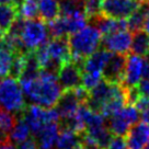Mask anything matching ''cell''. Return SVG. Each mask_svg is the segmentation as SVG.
Here are the masks:
<instances>
[{"label":"cell","instance_id":"28","mask_svg":"<svg viewBox=\"0 0 149 149\" xmlns=\"http://www.w3.org/2000/svg\"><path fill=\"white\" fill-rule=\"evenodd\" d=\"M19 149H38V145H37V140L35 137H29L26 140H24L23 143L18 145Z\"/></svg>","mask_w":149,"mask_h":149},{"label":"cell","instance_id":"15","mask_svg":"<svg viewBox=\"0 0 149 149\" xmlns=\"http://www.w3.org/2000/svg\"><path fill=\"white\" fill-rule=\"evenodd\" d=\"M111 52L107 51L104 48H100L95 51L92 55H90L88 58H86L82 64V72H89V74H102V70L105 64L107 63Z\"/></svg>","mask_w":149,"mask_h":149},{"label":"cell","instance_id":"34","mask_svg":"<svg viewBox=\"0 0 149 149\" xmlns=\"http://www.w3.org/2000/svg\"><path fill=\"white\" fill-rule=\"evenodd\" d=\"M145 57H146V59H147V61L149 63V49H148V52H147V54H146V56H145Z\"/></svg>","mask_w":149,"mask_h":149},{"label":"cell","instance_id":"2","mask_svg":"<svg viewBox=\"0 0 149 149\" xmlns=\"http://www.w3.org/2000/svg\"><path fill=\"white\" fill-rule=\"evenodd\" d=\"M101 40L102 34L91 24L69 35L68 42L71 52V61L80 64L82 67L84 59L99 49Z\"/></svg>","mask_w":149,"mask_h":149},{"label":"cell","instance_id":"20","mask_svg":"<svg viewBox=\"0 0 149 149\" xmlns=\"http://www.w3.org/2000/svg\"><path fill=\"white\" fill-rule=\"evenodd\" d=\"M149 49V33L143 30H138L133 33L130 52L137 56H146Z\"/></svg>","mask_w":149,"mask_h":149},{"label":"cell","instance_id":"8","mask_svg":"<svg viewBox=\"0 0 149 149\" xmlns=\"http://www.w3.org/2000/svg\"><path fill=\"white\" fill-rule=\"evenodd\" d=\"M57 79L63 90H72L82 86V67L74 61H69L61 66Z\"/></svg>","mask_w":149,"mask_h":149},{"label":"cell","instance_id":"26","mask_svg":"<svg viewBox=\"0 0 149 149\" xmlns=\"http://www.w3.org/2000/svg\"><path fill=\"white\" fill-rule=\"evenodd\" d=\"M102 74H89L82 72V86L90 91L102 80Z\"/></svg>","mask_w":149,"mask_h":149},{"label":"cell","instance_id":"4","mask_svg":"<svg viewBox=\"0 0 149 149\" xmlns=\"http://www.w3.org/2000/svg\"><path fill=\"white\" fill-rule=\"evenodd\" d=\"M48 28L41 19L25 20L20 40L26 52H34L48 42Z\"/></svg>","mask_w":149,"mask_h":149},{"label":"cell","instance_id":"32","mask_svg":"<svg viewBox=\"0 0 149 149\" xmlns=\"http://www.w3.org/2000/svg\"><path fill=\"white\" fill-rule=\"evenodd\" d=\"M144 29L146 32L149 33V8H148V11H147V14H146V20H145Z\"/></svg>","mask_w":149,"mask_h":149},{"label":"cell","instance_id":"27","mask_svg":"<svg viewBox=\"0 0 149 149\" xmlns=\"http://www.w3.org/2000/svg\"><path fill=\"white\" fill-rule=\"evenodd\" d=\"M107 149H127L125 139L123 137H120V136L113 137Z\"/></svg>","mask_w":149,"mask_h":149},{"label":"cell","instance_id":"16","mask_svg":"<svg viewBox=\"0 0 149 149\" xmlns=\"http://www.w3.org/2000/svg\"><path fill=\"white\" fill-rule=\"evenodd\" d=\"M56 147L57 149H84L81 143V134L63 127H61Z\"/></svg>","mask_w":149,"mask_h":149},{"label":"cell","instance_id":"18","mask_svg":"<svg viewBox=\"0 0 149 149\" xmlns=\"http://www.w3.org/2000/svg\"><path fill=\"white\" fill-rule=\"evenodd\" d=\"M40 19L44 22H52L61 15V6L57 0H38Z\"/></svg>","mask_w":149,"mask_h":149},{"label":"cell","instance_id":"24","mask_svg":"<svg viewBox=\"0 0 149 149\" xmlns=\"http://www.w3.org/2000/svg\"><path fill=\"white\" fill-rule=\"evenodd\" d=\"M15 122L17 117L14 114L0 109V133L2 135L9 137L10 132L13 128Z\"/></svg>","mask_w":149,"mask_h":149},{"label":"cell","instance_id":"23","mask_svg":"<svg viewBox=\"0 0 149 149\" xmlns=\"http://www.w3.org/2000/svg\"><path fill=\"white\" fill-rule=\"evenodd\" d=\"M18 15L24 20H32L40 17L38 0H23L19 3Z\"/></svg>","mask_w":149,"mask_h":149},{"label":"cell","instance_id":"36","mask_svg":"<svg viewBox=\"0 0 149 149\" xmlns=\"http://www.w3.org/2000/svg\"><path fill=\"white\" fill-rule=\"evenodd\" d=\"M22 1H23V0H17V2H18V3H20V2H22Z\"/></svg>","mask_w":149,"mask_h":149},{"label":"cell","instance_id":"7","mask_svg":"<svg viewBox=\"0 0 149 149\" xmlns=\"http://www.w3.org/2000/svg\"><path fill=\"white\" fill-rule=\"evenodd\" d=\"M140 3L137 0H103L101 13L111 19H127Z\"/></svg>","mask_w":149,"mask_h":149},{"label":"cell","instance_id":"35","mask_svg":"<svg viewBox=\"0 0 149 149\" xmlns=\"http://www.w3.org/2000/svg\"><path fill=\"white\" fill-rule=\"evenodd\" d=\"M90 149H103V148H101V147H98V146H97V147H93V148H90Z\"/></svg>","mask_w":149,"mask_h":149},{"label":"cell","instance_id":"12","mask_svg":"<svg viewBox=\"0 0 149 149\" xmlns=\"http://www.w3.org/2000/svg\"><path fill=\"white\" fill-rule=\"evenodd\" d=\"M144 59L135 54H130L126 56V69L123 86L127 88L136 87L141 80Z\"/></svg>","mask_w":149,"mask_h":149},{"label":"cell","instance_id":"17","mask_svg":"<svg viewBox=\"0 0 149 149\" xmlns=\"http://www.w3.org/2000/svg\"><path fill=\"white\" fill-rule=\"evenodd\" d=\"M2 35H0V78L10 76V70L12 67L14 56L15 54H18L6 44Z\"/></svg>","mask_w":149,"mask_h":149},{"label":"cell","instance_id":"11","mask_svg":"<svg viewBox=\"0 0 149 149\" xmlns=\"http://www.w3.org/2000/svg\"><path fill=\"white\" fill-rule=\"evenodd\" d=\"M127 149H144L149 145V126L145 122H137L125 135Z\"/></svg>","mask_w":149,"mask_h":149},{"label":"cell","instance_id":"5","mask_svg":"<svg viewBox=\"0 0 149 149\" xmlns=\"http://www.w3.org/2000/svg\"><path fill=\"white\" fill-rule=\"evenodd\" d=\"M21 116L28 123L31 133L34 136L45 124L57 123L61 118L56 107H43L36 104H31L25 107Z\"/></svg>","mask_w":149,"mask_h":149},{"label":"cell","instance_id":"3","mask_svg":"<svg viewBox=\"0 0 149 149\" xmlns=\"http://www.w3.org/2000/svg\"><path fill=\"white\" fill-rule=\"evenodd\" d=\"M26 107L21 84L11 76L0 80V109L12 114H22Z\"/></svg>","mask_w":149,"mask_h":149},{"label":"cell","instance_id":"19","mask_svg":"<svg viewBox=\"0 0 149 149\" xmlns=\"http://www.w3.org/2000/svg\"><path fill=\"white\" fill-rule=\"evenodd\" d=\"M18 5H0V34L9 32L18 18Z\"/></svg>","mask_w":149,"mask_h":149},{"label":"cell","instance_id":"9","mask_svg":"<svg viewBox=\"0 0 149 149\" xmlns=\"http://www.w3.org/2000/svg\"><path fill=\"white\" fill-rule=\"evenodd\" d=\"M127 54L112 53L102 70V78L111 84H123L126 69Z\"/></svg>","mask_w":149,"mask_h":149},{"label":"cell","instance_id":"10","mask_svg":"<svg viewBox=\"0 0 149 149\" xmlns=\"http://www.w3.org/2000/svg\"><path fill=\"white\" fill-rule=\"evenodd\" d=\"M132 38H133V34L128 30L118 31V32L102 36L100 47L111 53L126 55L130 51Z\"/></svg>","mask_w":149,"mask_h":149},{"label":"cell","instance_id":"25","mask_svg":"<svg viewBox=\"0 0 149 149\" xmlns=\"http://www.w3.org/2000/svg\"><path fill=\"white\" fill-rule=\"evenodd\" d=\"M103 0H86L84 2V13L90 19L101 13V6Z\"/></svg>","mask_w":149,"mask_h":149},{"label":"cell","instance_id":"30","mask_svg":"<svg viewBox=\"0 0 149 149\" xmlns=\"http://www.w3.org/2000/svg\"><path fill=\"white\" fill-rule=\"evenodd\" d=\"M0 149H19V148L14 144H12L10 140H8L6 143L0 144Z\"/></svg>","mask_w":149,"mask_h":149},{"label":"cell","instance_id":"33","mask_svg":"<svg viewBox=\"0 0 149 149\" xmlns=\"http://www.w3.org/2000/svg\"><path fill=\"white\" fill-rule=\"evenodd\" d=\"M0 5H18L17 0H0Z\"/></svg>","mask_w":149,"mask_h":149},{"label":"cell","instance_id":"21","mask_svg":"<svg viewBox=\"0 0 149 149\" xmlns=\"http://www.w3.org/2000/svg\"><path fill=\"white\" fill-rule=\"evenodd\" d=\"M149 3L144 2L137 8V9L130 14L127 20V29L130 32H136L138 30H141L144 28L145 20H146V14L148 11Z\"/></svg>","mask_w":149,"mask_h":149},{"label":"cell","instance_id":"31","mask_svg":"<svg viewBox=\"0 0 149 149\" xmlns=\"http://www.w3.org/2000/svg\"><path fill=\"white\" fill-rule=\"evenodd\" d=\"M141 118H143V122H145L149 126V107H146L144 111L141 112Z\"/></svg>","mask_w":149,"mask_h":149},{"label":"cell","instance_id":"13","mask_svg":"<svg viewBox=\"0 0 149 149\" xmlns=\"http://www.w3.org/2000/svg\"><path fill=\"white\" fill-rule=\"evenodd\" d=\"M81 102L77 95L74 94V90H64L61 99L56 104V110L61 120H66L74 116L79 109Z\"/></svg>","mask_w":149,"mask_h":149},{"label":"cell","instance_id":"14","mask_svg":"<svg viewBox=\"0 0 149 149\" xmlns=\"http://www.w3.org/2000/svg\"><path fill=\"white\" fill-rule=\"evenodd\" d=\"M61 133V125L58 123H47L35 135L38 149H53L57 144Z\"/></svg>","mask_w":149,"mask_h":149},{"label":"cell","instance_id":"37","mask_svg":"<svg viewBox=\"0 0 149 149\" xmlns=\"http://www.w3.org/2000/svg\"><path fill=\"white\" fill-rule=\"evenodd\" d=\"M144 149H149V145H148V146H147V147H145Z\"/></svg>","mask_w":149,"mask_h":149},{"label":"cell","instance_id":"1","mask_svg":"<svg viewBox=\"0 0 149 149\" xmlns=\"http://www.w3.org/2000/svg\"><path fill=\"white\" fill-rule=\"evenodd\" d=\"M19 82L29 101L43 107H56L64 92L57 74L47 70H41L35 77H20Z\"/></svg>","mask_w":149,"mask_h":149},{"label":"cell","instance_id":"22","mask_svg":"<svg viewBox=\"0 0 149 149\" xmlns=\"http://www.w3.org/2000/svg\"><path fill=\"white\" fill-rule=\"evenodd\" d=\"M31 136V130L29 127L28 123L24 121L22 116H20L17 120L12 130L9 134V140L14 145H19L23 143Z\"/></svg>","mask_w":149,"mask_h":149},{"label":"cell","instance_id":"6","mask_svg":"<svg viewBox=\"0 0 149 149\" xmlns=\"http://www.w3.org/2000/svg\"><path fill=\"white\" fill-rule=\"evenodd\" d=\"M139 111L134 105H125L115 115L109 118V130L113 136L124 137L135 123L138 122Z\"/></svg>","mask_w":149,"mask_h":149},{"label":"cell","instance_id":"29","mask_svg":"<svg viewBox=\"0 0 149 149\" xmlns=\"http://www.w3.org/2000/svg\"><path fill=\"white\" fill-rule=\"evenodd\" d=\"M141 79H149V63L144 61L143 71H141Z\"/></svg>","mask_w":149,"mask_h":149},{"label":"cell","instance_id":"38","mask_svg":"<svg viewBox=\"0 0 149 149\" xmlns=\"http://www.w3.org/2000/svg\"><path fill=\"white\" fill-rule=\"evenodd\" d=\"M0 35H2V34H0Z\"/></svg>","mask_w":149,"mask_h":149}]
</instances>
